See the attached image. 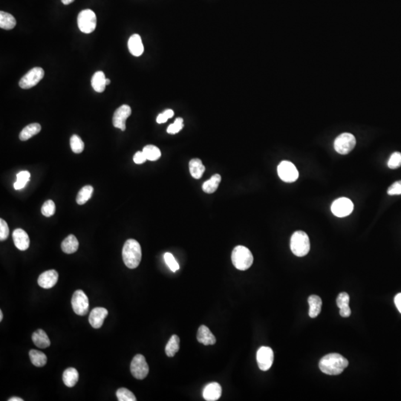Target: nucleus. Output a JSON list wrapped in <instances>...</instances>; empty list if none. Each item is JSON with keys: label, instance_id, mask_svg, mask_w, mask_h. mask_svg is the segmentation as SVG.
I'll return each mask as SVG.
<instances>
[{"label": "nucleus", "instance_id": "f257e3e1", "mask_svg": "<svg viewBox=\"0 0 401 401\" xmlns=\"http://www.w3.org/2000/svg\"><path fill=\"white\" fill-rule=\"evenodd\" d=\"M349 366L347 359L337 353L324 356L320 360L319 367L324 374L328 375H340Z\"/></svg>", "mask_w": 401, "mask_h": 401}, {"label": "nucleus", "instance_id": "f03ea898", "mask_svg": "<svg viewBox=\"0 0 401 401\" xmlns=\"http://www.w3.org/2000/svg\"><path fill=\"white\" fill-rule=\"evenodd\" d=\"M122 256L124 264L127 268L130 269L138 268L142 257L141 245L135 239H128L123 248Z\"/></svg>", "mask_w": 401, "mask_h": 401}, {"label": "nucleus", "instance_id": "7ed1b4c3", "mask_svg": "<svg viewBox=\"0 0 401 401\" xmlns=\"http://www.w3.org/2000/svg\"><path fill=\"white\" fill-rule=\"evenodd\" d=\"M232 262L236 269L246 271L253 262V256L248 248L242 245L236 246L232 252Z\"/></svg>", "mask_w": 401, "mask_h": 401}, {"label": "nucleus", "instance_id": "20e7f679", "mask_svg": "<svg viewBox=\"0 0 401 401\" xmlns=\"http://www.w3.org/2000/svg\"><path fill=\"white\" fill-rule=\"evenodd\" d=\"M291 250L295 256L299 257L306 256L310 251L309 237L304 231L294 232L291 238Z\"/></svg>", "mask_w": 401, "mask_h": 401}, {"label": "nucleus", "instance_id": "39448f33", "mask_svg": "<svg viewBox=\"0 0 401 401\" xmlns=\"http://www.w3.org/2000/svg\"><path fill=\"white\" fill-rule=\"evenodd\" d=\"M77 25L80 31L85 34H90L96 28V14L90 9L80 11L77 17Z\"/></svg>", "mask_w": 401, "mask_h": 401}, {"label": "nucleus", "instance_id": "423d86ee", "mask_svg": "<svg viewBox=\"0 0 401 401\" xmlns=\"http://www.w3.org/2000/svg\"><path fill=\"white\" fill-rule=\"evenodd\" d=\"M356 145V138L352 134L343 133L334 141V149L340 155H347Z\"/></svg>", "mask_w": 401, "mask_h": 401}, {"label": "nucleus", "instance_id": "0eeeda50", "mask_svg": "<svg viewBox=\"0 0 401 401\" xmlns=\"http://www.w3.org/2000/svg\"><path fill=\"white\" fill-rule=\"evenodd\" d=\"M45 72L42 68L35 67L27 72L20 80V88L23 89H28L34 87L40 83V80L44 77Z\"/></svg>", "mask_w": 401, "mask_h": 401}, {"label": "nucleus", "instance_id": "6e6552de", "mask_svg": "<svg viewBox=\"0 0 401 401\" xmlns=\"http://www.w3.org/2000/svg\"><path fill=\"white\" fill-rule=\"evenodd\" d=\"M72 305L73 311L77 315L84 316L87 314L89 307V299L82 290H77L74 293Z\"/></svg>", "mask_w": 401, "mask_h": 401}, {"label": "nucleus", "instance_id": "1a4fd4ad", "mask_svg": "<svg viewBox=\"0 0 401 401\" xmlns=\"http://www.w3.org/2000/svg\"><path fill=\"white\" fill-rule=\"evenodd\" d=\"M132 376L138 380H144L149 374V366L142 354H137L132 359L130 365Z\"/></svg>", "mask_w": 401, "mask_h": 401}, {"label": "nucleus", "instance_id": "9d476101", "mask_svg": "<svg viewBox=\"0 0 401 401\" xmlns=\"http://www.w3.org/2000/svg\"><path fill=\"white\" fill-rule=\"evenodd\" d=\"M279 178L287 183H292L299 178V172L293 163L283 161L279 164L277 168Z\"/></svg>", "mask_w": 401, "mask_h": 401}, {"label": "nucleus", "instance_id": "9b49d317", "mask_svg": "<svg viewBox=\"0 0 401 401\" xmlns=\"http://www.w3.org/2000/svg\"><path fill=\"white\" fill-rule=\"evenodd\" d=\"M331 212L337 217L343 218L349 216L354 210V204L347 198H340L331 204Z\"/></svg>", "mask_w": 401, "mask_h": 401}, {"label": "nucleus", "instance_id": "f8f14e48", "mask_svg": "<svg viewBox=\"0 0 401 401\" xmlns=\"http://www.w3.org/2000/svg\"><path fill=\"white\" fill-rule=\"evenodd\" d=\"M274 351L272 349L267 346H262L259 349L256 354L258 366L262 371L269 370L274 363Z\"/></svg>", "mask_w": 401, "mask_h": 401}, {"label": "nucleus", "instance_id": "ddd939ff", "mask_svg": "<svg viewBox=\"0 0 401 401\" xmlns=\"http://www.w3.org/2000/svg\"><path fill=\"white\" fill-rule=\"evenodd\" d=\"M132 113V109L128 105H123L116 109L112 118V124L115 127L122 131L126 130V121Z\"/></svg>", "mask_w": 401, "mask_h": 401}, {"label": "nucleus", "instance_id": "4468645a", "mask_svg": "<svg viewBox=\"0 0 401 401\" xmlns=\"http://www.w3.org/2000/svg\"><path fill=\"white\" fill-rule=\"evenodd\" d=\"M58 281V273L55 270L45 271L39 276L38 285L45 289L53 288Z\"/></svg>", "mask_w": 401, "mask_h": 401}, {"label": "nucleus", "instance_id": "2eb2a0df", "mask_svg": "<svg viewBox=\"0 0 401 401\" xmlns=\"http://www.w3.org/2000/svg\"><path fill=\"white\" fill-rule=\"evenodd\" d=\"M107 310L104 308H95L91 311L90 315L89 317V323L94 328H101L103 326L105 319L107 317Z\"/></svg>", "mask_w": 401, "mask_h": 401}, {"label": "nucleus", "instance_id": "dca6fc26", "mask_svg": "<svg viewBox=\"0 0 401 401\" xmlns=\"http://www.w3.org/2000/svg\"><path fill=\"white\" fill-rule=\"evenodd\" d=\"M14 245L20 251H26L30 245L29 236L23 229H16L13 233Z\"/></svg>", "mask_w": 401, "mask_h": 401}, {"label": "nucleus", "instance_id": "f3484780", "mask_svg": "<svg viewBox=\"0 0 401 401\" xmlns=\"http://www.w3.org/2000/svg\"><path fill=\"white\" fill-rule=\"evenodd\" d=\"M222 386L216 382L207 385L203 391V397L207 401H216L222 396Z\"/></svg>", "mask_w": 401, "mask_h": 401}, {"label": "nucleus", "instance_id": "a211bd4d", "mask_svg": "<svg viewBox=\"0 0 401 401\" xmlns=\"http://www.w3.org/2000/svg\"><path fill=\"white\" fill-rule=\"evenodd\" d=\"M197 340L204 346L214 345L216 343V337L206 326H200L198 330Z\"/></svg>", "mask_w": 401, "mask_h": 401}, {"label": "nucleus", "instance_id": "6ab92c4d", "mask_svg": "<svg viewBox=\"0 0 401 401\" xmlns=\"http://www.w3.org/2000/svg\"><path fill=\"white\" fill-rule=\"evenodd\" d=\"M128 48H129V52L135 57H139L144 53V45H143L140 35L133 34L131 36L128 41Z\"/></svg>", "mask_w": 401, "mask_h": 401}, {"label": "nucleus", "instance_id": "aec40b11", "mask_svg": "<svg viewBox=\"0 0 401 401\" xmlns=\"http://www.w3.org/2000/svg\"><path fill=\"white\" fill-rule=\"evenodd\" d=\"M189 168H190V174H191L193 178L196 179H199V178L202 177L204 171H205V167L202 164V161H200L199 158H193L190 160L189 163Z\"/></svg>", "mask_w": 401, "mask_h": 401}, {"label": "nucleus", "instance_id": "412c9836", "mask_svg": "<svg viewBox=\"0 0 401 401\" xmlns=\"http://www.w3.org/2000/svg\"><path fill=\"white\" fill-rule=\"evenodd\" d=\"M79 248V242L74 235H69L63 240L61 244L62 251L67 254H72L77 251Z\"/></svg>", "mask_w": 401, "mask_h": 401}, {"label": "nucleus", "instance_id": "4be33fe9", "mask_svg": "<svg viewBox=\"0 0 401 401\" xmlns=\"http://www.w3.org/2000/svg\"><path fill=\"white\" fill-rule=\"evenodd\" d=\"M106 76L103 72H95L92 78V86L95 92L102 93L106 89Z\"/></svg>", "mask_w": 401, "mask_h": 401}, {"label": "nucleus", "instance_id": "5701e85b", "mask_svg": "<svg viewBox=\"0 0 401 401\" xmlns=\"http://www.w3.org/2000/svg\"><path fill=\"white\" fill-rule=\"evenodd\" d=\"M79 380V373L75 368H68L63 372V380L68 387H73Z\"/></svg>", "mask_w": 401, "mask_h": 401}, {"label": "nucleus", "instance_id": "b1692460", "mask_svg": "<svg viewBox=\"0 0 401 401\" xmlns=\"http://www.w3.org/2000/svg\"><path fill=\"white\" fill-rule=\"evenodd\" d=\"M32 340L35 346L40 349H46L51 345V341L49 340L47 334L42 329L37 330L33 334Z\"/></svg>", "mask_w": 401, "mask_h": 401}, {"label": "nucleus", "instance_id": "393cba45", "mask_svg": "<svg viewBox=\"0 0 401 401\" xmlns=\"http://www.w3.org/2000/svg\"><path fill=\"white\" fill-rule=\"evenodd\" d=\"M309 304V316L311 318H316L321 312L322 300L317 295L310 296L308 300Z\"/></svg>", "mask_w": 401, "mask_h": 401}, {"label": "nucleus", "instance_id": "a878e982", "mask_svg": "<svg viewBox=\"0 0 401 401\" xmlns=\"http://www.w3.org/2000/svg\"><path fill=\"white\" fill-rule=\"evenodd\" d=\"M41 131V126L37 123L29 124L22 130L20 134V139L21 141H27L38 134Z\"/></svg>", "mask_w": 401, "mask_h": 401}, {"label": "nucleus", "instance_id": "bb28decb", "mask_svg": "<svg viewBox=\"0 0 401 401\" xmlns=\"http://www.w3.org/2000/svg\"><path fill=\"white\" fill-rule=\"evenodd\" d=\"M180 349V339L178 335L174 334L170 337L165 347V352L168 357H173L178 353Z\"/></svg>", "mask_w": 401, "mask_h": 401}, {"label": "nucleus", "instance_id": "cd10ccee", "mask_svg": "<svg viewBox=\"0 0 401 401\" xmlns=\"http://www.w3.org/2000/svg\"><path fill=\"white\" fill-rule=\"evenodd\" d=\"M221 181H222V177L220 175H213L208 181H205L203 184L202 189L204 193H208V194L215 193L217 190Z\"/></svg>", "mask_w": 401, "mask_h": 401}, {"label": "nucleus", "instance_id": "c85d7f7f", "mask_svg": "<svg viewBox=\"0 0 401 401\" xmlns=\"http://www.w3.org/2000/svg\"><path fill=\"white\" fill-rule=\"evenodd\" d=\"M17 22L11 14L1 11L0 12V28L5 30H11L16 26Z\"/></svg>", "mask_w": 401, "mask_h": 401}, {"label": "nucleus", "instance_id": "c756f323", "mask_svg": "<svg viewBox=\"0 0 401 401\" xmlns=\"http://www.w3.org/2000/svg\"><path fill=\"white\" fill-rule=\"evenodd\" d=\"M29 357L32 364L37 367H43L47 363V357L44 353L40 351L34 349L30 351Z\"/></svg>", "mask_w": 401, "mask_h": 401}, {"label": "nucleus", "instance_id": "7c9ffc66", "mask_svg": "<svg viewBox=\"0 0 401 401\" xmlns=\"http://www.w3.org/2000/svg\"><path fill=\"white\" fill-rule=\"evenodd\" d=\"M94 188L90 185H86L80 189L76 198V201L80 205L86 204L88 200L92 198L93 194Z\"/></svg>", "mask_w": 401, "mask_h": 401}, {"label": "nucleus", "instance_id": "2f4dec72", "mask_svg": "<svg viewBox=\"0 0 401 401\" xmlns=\"http://www.w3.org/2000/svg\"><path fill=\"white\" fill-rule=\"evenodd\" d=\"M143 152L147 157V160L151 161H157L161 155V151L158 147L154 145H147L143 149Z\"/></svg>", "mask_w": 401, "mask_h": 401}, {"label": "nucleus", "instance_id": "473e14b6", "mask_svg": "<svg viewBox=\"0 0 401 401\" xmlns=\"http://www.w3.org/2000/svg\"><path fill=\"white\" fill-rule=\"evenodd\" d=\"M31 174L28 171H22L17 175V181L14 183V187L15 190H21L26 186L29 181Z\"/></svg>", "mask_w": 401, "mask_h": 401}, {"label": "nucleus", "instance_id": "72a5a7b5", "mask_svg": "<svg viewBox=\"0 0 401 401\" xmlns=\"http://www.w3.org/2000/svg\"><path fill=\"white\" fill-rule=\"evenodd\" d=\"M70 146L72 151L75 153H81L84 150V143L77 135H72L70 139Z\"/></svg>", "mask_w": 401, "mask_h": 401}, {"label": "nucleus", "instance_id": "f704fd0d", "mask_svg": "<svg viewBox=\"0 0 401 401\" xmlns=\"http://www.w3.org/2000/svg\"><path fill=\"white\" fill-rule=\"evenodd\" d=\"M117 398L119 401H136L135 395L126 388H121L116 392Z\"/></svg>", "mask_w": 401, "mask_h": 401}, {"label": "nucleus", "instance_id": "c9c22d12", "mask_svg": "<svg viewBox=\"0 0 401 401\" xmlns=\"http://www.w3.org/2000/svg\"><path fill=\"white\" fill-rule=\"evenodd\" d=\"M56 206L52 200H46L42 207V214L46 217H51L55 213Z\"/></svg>", "mask_w": 401, "mask_h": 401}, {"label": "nucleus", "instance_id": "e433bc0d", "mask_svg": "<svg viewBox=\"0 0 401 401\" xmlns=\"http://www.w3.org/2000/svg\"><path fill=\"white\" fill-rule=\"evenodd\" d=\"M164 259L167 266L170 268V269L173 272H176L178 270H179V265H178V262H176V260H175V259L174 256H173L172 253H166L164 255Z\"/></svg>", "mask_w": 401, "mask_h": 401}, {"label": "nucleus", "instance_id": "4c0bfd02", "mask_svg": "<svg viewBox=\"0 0 401 401\" xmlns=\"http://www.w3.org/2000/svg\"><path fill=\"white\" fill-rule=\"evenodd\" d=\"M388 167L392 170L399 168L401 167V153L399 152H395L391 155L388 161Z\"/></svg>", "mask_w": 401, "mask_h": 401}, {"label": "nucleus", "instance_id": "58836bf2", "mask_svg": "<svg viewBox=\"0 0 401 401\" xmlns=\"http://www.w3.org/2000/svg\"><path fill=\"white\" fill-rule=\"evenodd\" d=\"M183 122H184V120H183L182 118H177L173 124H171V125L168 126L167 130V132H168L169 134H173V135L178 133V132H179L180 131L183 129V127H184V124H183Z\"/></svg>", "mask_w": 401, "mask_h": 401}, {"label": "nucleus", "instance_id": "ea45409f", "mask_svg": "<svg viewBox=\"0 0 401 401\" xmlns=\"http://www.w3.org/2000/svg\"><path fill=\"white\" fill-rule=\"evenodd\" d=\"M349 301H350V297L349 294L346 292L340 293L337 298V305L339 308H343V307L349 306Z\"/></svg>", "mask_w": 401, "mask_h": 401}, {"label": "nucleus", "instance_id": "a19ab883", "mask_svg": "<svg viewBox=\"0 0 401 401\" xmlns=\"http://www.w3.org/2000/svg\"><path fill=\"white\" fill-rule=\"evenodd\" d=\"M9 236V227L5 220L0 219V240L4 241Z\"/></svg>", "mask_w": 401, "mask_h": 401}, {"label": "nucleus", "instance_id": "79ce46f5", "mask_svg": "<svg viewBox=\"0 0 401 401\" xmlns=\"http://www.w3.org/2000/svg\"><path fill=\"white\" fill-rule=\"evenodd\" d=\"M173 115H174V112L172 109H167L163 113L158 115L156 120L157 123L158 124H164V123L167 122V120L173 118Z\"/></svg>", "mask_w": 401, "mask_h": 401}, {"label": "nucleus", "instance_id": "37998d69", "mask_svg": "<svg viewBox=\"0 0 401 401\" xmlns=\"http://www.w3.org/2000/svg\"><path fill=\"white\" fill-rule=\"evenodd\" d=\"M387 193L389 196L401 195V181H396L388 189Z\"/></svg>", "mask_w": 401, "mask_h": 401}, {"label": "nucleus", "instance_id": "c03bdc74", "mask_svg": "<svg viewBox=\"0 0 401 401\" xmlns=\"http://www.w3.org/2000/svg\"><path fill=\"white\" fill-rule=\"evenodd\" d=\"M134 162L137 164H144V162H146L147 161V158L146 157V155H144V152H137L135 153V155H134L133 157Z\"/></svg>", "mask_w": 401, "mask_h": 401}, {"label": "nucleus", "instance_id": "a18cd8bd", "mask_svg": "<svg viewBox=\"0 0 401 401\" xmlns=\"http://www.w3.org/2000/svg\"><path fill=\"white\" fill-rule=\"evenodd\" d=\"M351 314V311L350 307L346 306L340 308V314L341 317H350Z\"/></svg>", "mask_w": 401, "mask_h": 401}, {"label": "nucleus", "instance_id": "49530a36", "mask_svg": "<svg viewBox=\"0 0 401 401\" xmlns=\"http://www.w3.org/2000/svg\"><path fill=\"white\" fill-rule=\"evenodd\" d=\"M395 304L398 311H399V312L401 314V293L395 296Z\"/></svg>", "mask_w": 401, "mask_h": 401}, {"label": "nucleus", "instance_id": "de8ad7c7", "mask_svg": "<svg viewBox=\"0 0 401 401\" xmlns=\"http://www.w3.org/2000/svg\"><path fill=\"white\" fill-rule=\"evenodd\" d=\"M8 401H23V399L20 398H17V397H13V398H9Z\"/></svg>", "mask_w": 401, "mask_h": 401}, {"label": "nucleus", "instance_id": "09e8293b", "mask_svg": "<svg viewBox=\"0 0 401 401\" xmlns=\"http://www.w3.org/2000/svg\"><path fill=\"white\" fill-rule=\"evenodd\" d=\"M61 1L64 5H69V4L73 2L75 0H61Z\"/></svg>", "mask_w": 401, "mask_h": 401}, {"label": "nucleus", "instance_id": "8fccbe9b", "mask_svg": "<svg viewBox=\"0 0 401 401\" xmlns=\"http://www.w3.org/2000/svg\"><path fill=\"white\" fill-rule=\"evenodd\" d=\"M2 319H3V314L2 311H0V322L2 321Z\"/></svg>", "mask_w": 401, "mask_h": 401}, {"label": "nucleus", "instance_id": "3c124183", "mask_svg": "<svg viewBox=\"0 0 401 401\" xmlns=\"http://www.w3.org/2000/svg\"><path fill=\"white\" fill-rule=\"evenodd\" d=\"M106 86H107V85L110 84L111 83L110 80H109V79L106 78Z\"/></svg>", "mask_w": 401, "mask_h": 401}]
</instances>
